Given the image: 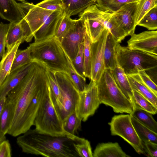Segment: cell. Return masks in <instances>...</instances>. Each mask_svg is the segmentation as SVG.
I'll return each mask as SVG.
<instances>
[{
	"mask_svg": "<svg viewBox=\"0 0 157 157\" xmlns=\"http://www.w3.org/2000/svg\"><path fill=\"white\" fill-rule=\"evenodd\" d=\"M84 23L91 43L96 41L106 29L102 17V11L95 4L89 6L79 15Z\"/></svg>",
	"mask_w": 157,
	"mask_h": 157,
	"instance_id": "11",
	"label": "cell"
},
{
	"mask_svg": "<svg viewBox=\"0 0 157 157\" xmlns=\"http://www.w3.org/2000/svg\"><path fill=\"white\" fill-rule=\"evenodd\" d=\"M142 142L144 151L148 156L157 157V144L154 143L146 141Z\"/></svg>",
	"mask_w": 157,
	"mask_h": 157,
	"instance_id": "43",
	"label": "cell"
},
{
	"mask_svg": "<svg viewBox=\"0 0 157 157\" xmlns=\"http://www.w3.org/2000/svg\"><path fill=\"white\" fill-rule=\"evenodd\" d=\"M137 25L144 27L149 30L157 29V6L147 13L140 21Z\"/></svg>",
	"mask_w": 157,
	"mask_h": 157,
	"instance_id": "34",
	"label": "cell"
},
{
	"mask_svg": "<svg viewBox=\"0 0 157 157\" xmlns=\"http://www.w3.org/2000/svg\"><path fill=\"white\" fill-rule=\"evenodd\" d=\"M33 61L10 73L0 86V98L6 97L27 74Z\"/></svg>",
	"mask_w": 157,
	"mask_h": 157,
	"instance_id": "16",
	"label": "cell"
},
{
	"mask_svg": "<svg viewBox=\"0 0 157 157\" xmlns=\"http://www.w3.org/2000/svg\"><path fill=\"white\" fill-rule=\"evenodd\" d=\"M63 12V10H55L52 12L44 25L34 34V42L43 41L54 36L57 23Z\"/></svg>",
	"mask_w": 157,
	"mask_h": 157,
	"instance_id": "17",
	"label": "cell"
},
{
	"mask_svg": "<svg viewBox=\"0 0 157 157\" xmlns=\"http://www.w3.org/2000/svg\"><path fill=\"white\" fill-rule=\"evenodd\" d=\"M36 5L47 10L63 11L62 0H44Z\"/></svg>",
	"mask_w": 157,
	"mask_h": 157,
	"instance_id": "40",
	"label": "cell"
},
{
	"mask_svg": "<svg viewBox=\"0 0 157 157\" xmlns=\"http://www.w3.org/2000/svg\"><path fill=\"white\" fill-rule=\"evenodd\" d=\"M91 42L86 33L84 41L83 57L86 78H90L91 66L90 60V45Z\"/></svg>",
	"mask_w": 157,
	"mask_h": 157,
	"instance_id": "36",
	"label": "cell"
},
{
	"mask_svg": "<svg viewBox=\"0 0 157 157\" xmlns=\"http://www.w3.org/2000/svg\"></svg>",
	"mask_w": 157,
	"mask_h": 157,
	"instance_id": "49",
	"label": "cell"
},
{
	"mask_svg": "<svg viewBox=\"0 0 157 157\" xmlns=\"http://www.w3.org/2000/svg\"><path fill=\"white\" fill-rule=\"evenodd\" d=\"M108 124L112 135L120 136L128 143L138 154L146 155L142 142L132 123L131 114L115 115Z\"/></svg>",
	"mask_w": 157,
	"mask_h": 157,
	"instance_id": "8",
	"label": "cell"
},
{
	"mask_svg": "<svg viewBox=\"0 0 157 157\" xmlns=\"http://www.w3.org/2000/svg\"><path fill=\"white\" fill-rule=\"evenodd\" d=\"M14 115L13 104L6 99L3 110L0 115V132L5 135L12 123Z\"/></svg>",
	"mask_w": 157,
	"mask_h": 157,
	"instance_id": "26",
	"label": "cell"
},
{
	"mask_svg": "<svg viewBox=\"0 0 157 157\" xmlns=\"http://www.w3.org/2000/svg\"><path fill=\"white\" fill-rule=\"evenodd\" d=\"M133 90L135 107H138L152 114L157 113V108L137 91Z\"/></svg>",
	"mask_w": 157,
	"mask_h": 157,
	"instance_id": "35",
	"label": "cell"
},
{
	"mask_svg": "<svg viewBox=\"0 0 157 157\" xmlns=\"http://www.w3.org/2000/svg\"><path fill=\"white\" fill-rule=\"evenodd\" d=\"M94 0V1H95V2H96L97 0Z\"/></svg>",
	"mask_w": 157,
	"mask_h": 157,
	"instance_id": "48",
	"label": "cell"
},
{
	"mask_svg": "<svg viewBox=\"0 0 157 157\" xmlns=\"http://www.w3.org/2000/svg\"><path fill=\"white\" fill-rule=\"evenodd\" d=\"M33 37L29 25L24 18L19 21L10 22L6 36V49L18 41L21 43L25 41L30 42Z\"/></svg>",
	"mask_w": 157,
	"mask_h": 157,
	"instance_id": "14",
	"label": "cell"
},
{
	"mask_svg": "<svg viewBox=\"0 0 157 157\" xmlns=\"http://www.w3.org/2000/svg\"><path fill=\"white\" fill-rule=\"evenodd\" d=\"M138 0H97L95 5L101 10L111 13L118 10L125 4Z\"/></svg>",
	"mask_w": 157,
	"mask_h": 157,
	"instance_id": "31",
	"label": "cell"
},
{
	"mask_svg": "<svg viewBox=\"0 0 157 157\" xmlns=\"http://www.w3.org/2000/svg\"><path fill=\"white\" fill-rule=\"evenodd\" d=\"M74 146L79 157H93L90 143L88 140L84 139L81 142L75 144Z\"/></svg>",
	"mask_w": 157,
	"mask_h": 157,
	"instance_id": "38",
	"label": "cell"
},
{
	"mask_svg": "<svg viewBox=\"0 0 157 157\" xmlns=\"http://www.w3.org/2000/svg\"><path fill=\"white\" fill-rule=\"evenodd\" d=\"M35 129L39 132L55 136L66 135L63 121L52 101L50 88L42 101L34 121Z\"/></svg>",
	"mask_w": 157,
	"mask_h": 157,
	"instance_id": "6",
	"label": "cell"
},
{
	"mask_svg": "<svg viewBox=\"0 0 157 157\" xmlns=\"http://www.w3.org/2000/svg\"><path fill=\"white\" fill-rule=\"evenodd\" d=\"M137 2L126 3L118 10L113 13L118 24L126 33L128 36L134 33L136 26L133 19Z\"/></svg>",
	"mask_w": 157,
	"mask_h": 157,
	"instance_id": "15",
	"label": "cell"
},
{
	"mask_svg": "<svg viewBox=\"0 0 157 157\" xmlns=\"http://www.w3.org/2000/svg\"><path fill=\"white\" fill-rule=\"evenodd\" d=\"M131 114L141 124L157 133V122L152 114L137 107Z\"/></svg>",
	"mask_w": 157,
	"mask_h": 157,
	"instance_id": "28",
	"label": "cell"
},
{
	"mask_svg": "<svg viewBox=\"0 0 157 157\" xmlns=\"http://www.w3.org/2000/svg\"><path fill=\"white\" fill-rule=\"evenodd\" d=\"M102 17L106 29L118 43L121 42L128 36L117 21L113 13L102 11Z\"/></svg>",
	"mask_w": 157,
	"mask_h": 157,
	"instance_id": "21",
	"label": "cell"
},
{
	"mask_svg": "<svg viewBox=\"0 0 157 157\" xmlns=\"http://www.w3.org/2000/svg\"><path fill=\"white\" fill-rule=\"evenodd\" d=\"M81 121L75 111L70 114L63 121V128L66 135L72 138L76 137L75 134L81 128Z\"/></svg>",
	"mask_w": 157,
	"mask_h": 157,
	"instance_id": "29",
	"label": "cell"
},
{
	"mask_svg": "<svg viewBox=\"0 0 157 157\" xmlns=\"http://www.w3.org/2000/svg\"><path fill=\"white\" fill-rule=\"evenodd\" d=\"M101 104L96 83L90 80L85 90L79 93L75 110L76 115L82 121H85L94 114Z\"/></svg>",
	"mask_w": 157,
	"mask_h": 157,
	"instance_id": "9",
	"label": "cell"
},
{
	"mask_svg": "<svg viewBox=\"0 0 157 157\" xmlns=\"http://www.w3.org/2000/svg\"><path fill=\"white\" fill-rule=\"evenodd\" d=\"M6 101V97L0 98V115L5 105Z\"/></svg>",
	"mask_w": 157,
	"mask_h": 157,
	"instance_id": "45",
	"label": "cell"
},
{
	"mask_svg": "<svg viewBox=\"0 0 157 157\" xmlns=\"http://www.w3.org/2000/svg\"><path fill=\"white\" fill-rule=\"evenodd\" d=\"M118 43L109 33L107 37L104 53V66L105 69L112 70L118 64L115 48Z\"/></svg>",
	"mask_w": 157,
	"mask_h": 157,
	"instance_id": "24",
	"label": "cell"
},
{
	"mask_svg": "<svg viewBox=\"0 0 157 157\" xmlns=\"http://www.w3.org/2000/svg\"><path fill=\"white\" fill-rule=\"evenodd\" d=\"M93 157H129L117 143L99 144L93 154Z\"/></svg>",
	"mask_w": 157,
	"mask_h": 157,
	"instance_id": "20",
	"label": "cell"
},
{
	"mask_svg": "<svg viewBox=\"0 0 157 157\" xmlns=\"http://www.w3.org/2000/svg\"><path fill=\"white\" fill-rule=\"evenodd\" d=\"M115 52L118 64L127 75L137 73L141 70L146 73L149 72V74L157 71V56L130 49L128 47L121 46L119 43L116 46Z\"/></svg>",
	"mask_w": 157,
	"mask_h": 157,
	"instance_id": "5",
	"label": "cell"
},
{
	"mask_svg": "<svg viewBox=\"0 0 157 157\" xmlns=\"http://www.w3.org/2000/svg\"><path fill=\"white\" fill-rule=\"evenodd\" d=\"M17 0L21 1V2H24L25 1V0Z\"/></svg>",
	"mask_w": 157,
	"mask_h": 157,
	"instance_id": "47",
	"label": "cell"
},
{
	"mask_svg": "<svg viewBox=\"0 0 157 157\" xmlns=\"http://www.w3.org/2000/svg\"><path fill=\"white\" fill-rule=\"evenodd\" d=\"M9 141L6 140L0 143V157H11V150Z\"/></svg>",
	"mask_w": 157,
	"mask_h": 157,
	"instance_id": "44",
	"label": "cell"
},
{
	"mask_svg": "<svg viewBox=\"0 0 157 157\" xmlns=\"http://www.w3.org/2000/svg\"><path fill=\"white\" fill-rule=\"evenodd\" d=\"M131 36L127 41L129 48L157 55V31H145Z\"/></svg>",
	"mask_w": 157,
	"mask_h": 157,
	"instance_id": "13",
	"label": "cell"
},
{
	"mask_svg": "<svg viewBox=\"0 0 157 157\" xmlns=\"http://www.w3.org/2000/svg\"><path fill=\"white\" fill-rule=\"evenodd\" d=\"M109 32L105 30L98 39L91 43L90 60L91 73L90 79L96 82L105 69L104 66V53L106 40Z\"/></svg>",
	"mask_w": 157,
	"mask_h": 157,
	"instance_id": "12",
	"label": "cell"
},
{
	"mask_svg": "<svg viewBox=\"0 0 157 157\" xmlns=\"http://www.w3.org/2000/svg\"><path fill=\"white\" fill-rule=\"evenodd\" d=\"M83 47L84 42L80 44L77 55L71 62L76 72L80 75L86 77L83 57Z\"/></svg>",
	"mask_w": 157,
	"mask_h": 157,
	"instance_id": "37",
	"label": "cell"
},
{
	"mask_svg": "<svg viewBox=\"0 0 157 157\" xmlns=\"http://www.w3.org/2000/svg\"><path fill=\"white\" fill-rule=\"evenodd\" d=\"M48 69L42 62L33 61L27 74L7 95L6 99L14 106V117L8 132L10 135L14 137L19 136L26 111L35 95L48 82Z\"/></svg>",
	"mask_w": 157,
	"mask_h": 157,
	"instance_id": "1",
	"label": "cell"
},
{
	"mask_svg": "<svg viewBox=\"0 0 157 157\" xmlns=\"http://www.w3.org/2000/svg\"><path fill=\"white\" fill-rule=\"evenodd\" d=\"M18 137L17 143L25 153L51 157H79L74 144L84 138L55 136L30 129Z\"/></svg>",
	"mask_w": 157,
	"mask_h": 157,
	"instance_id": "2",
	"label": "cell"
},
{
	"mask_svg": "<svg viewBox=\"0 0 157 157\" xmlns=\"http://www.w3.org/2000/svg\"><path fill=\"white\" fill-rule=\"evenodd\" d=\"M28 47L32 61L42 62L53 72L63 71L69 74L70 68L73 66L71 61L60 42L54 36L30 44Z\"/></svg>",
	"mask_w": 157,
	"mask_h": 157,
	"instance_id": "3",
	"label": "cell"
},
{
	"mask_svg": "<svg viewBox=\"0 0 157 157\" xmlns=\"http://www.w3.org/2000/svg\"><path fill=\"white\" fill-rule=\"evenodd\" d=\"M111 70L116 84L123 94L132 103L134 109L135 104L133 90L130 85L126 75L118 64L114 68Z\"/></svg>",
	"mask_w": 157,
	"mask_h": 157,
	"instance_id": "19",
	"label": "cell"
},
{
	"mask_svg": "<svg viewBox=\"0 0 157 157\" xmlns=\"http://www.w3.org/2000/svg\"><path fill=\"white\" fill-rule=\"evenodd\" d=\"M28 47L24 50L17 49L16 52L10 73L32 62Z\"/></svg>",
	"mask_w": 157,
	"mask_h": 157,
	"instance_id": "32",
	"label": "cell"
},
{
	"mask_svg": "<svg viewBox=\"0 0 157 157\" xmlns=\"http://www.w3.org/2000/svg\"><path fill=\"white\" fill-rule=\"evenodd\" d=\"M138 73L144 84L150 90L157 96L156 84L154 82L144 70L139 71Z\"/></svg>",
	"mask_w": 157,
	"mask_h": 157,
	"instance_id": "42",
	"label": "cell"
},
{
	"mask_svg": "<svg viewBox=\"0 0 157 157\" xmlns=\"http://www.w3.org/2000/svg\"><path fill=\"white\" fill-rule=\"evenodd\" d=\"M83 21L72 19L71 25L60 42L66 53L72 61L77 55L86 34Z\"/></svg>",
	"mask_w": 157,
	"mask_h": 157,
	"instance_id": "10",
	"label": "cell"
},
{
	"mask_svg": "<svg viewBox=\"0 0 157 157\" xmlns=\"http://www.w3.org/2000/svg\"><path fill=\"white\" fill-rule=\"evenodd\" d=\"M96 83L101 104L111 107L116 113H132L134 107L116 84L110 69H105Z\"/></svg>",
	"mask_w": 157,
	"mask_h": 157,
	"instance_id": "4",
	"label": "cell"
},
{
	"mask_svg": "<svg viewBox=\"0 0 157 157\" xmlns=\"http://www.w3.org/2000/svg\"><path fill=\"white\" fill-rule=\"evenodd\" d=\"M6 140L5 135L2 134L0 132V143Z\"/></svg>",
	"mask_w": 157,
	"mask_h": 157,
	"instance_id": "46",
	"label": "cell"
},
{
	"mask_svg": "<svg viewBox=\"0 0 157 157\" xmlns=\"http://www.w3.org/2000/svg\"><path fill=\"white\" fill-rule=\"evenodd\" d=\"M69 74L74 86L79 93L83 91L86 85V77H83L77 73L73 66L70 68Z\"/></svg>",
	"mask_w": 157,
	"mask_h": 157,
	"instance_id": "39",
	"label": "cell"
},
{
	"mask_svg": "<svg viewBox=\"0 0 157 157\" xmlns=\"http://www.w3.org/2000/svg\"><path fill=\"white\" fill-rule=\"evenodd\" d=\"M9 24L0 23V60L6 52V36Z\"/></svg>",
	"mask_w": 157,
	"mask_h": 157,
	"instance_id": "41",
	"label": "cell"
},
{
	"mask_svg": "<svg viewBox=\"0 0 157 157\" xmlns=\"http://www.w3.org/2000/svg\"><path fill=\"white\" fill-rule=\"evenodd\" d=\"M72 19L63 12L58 20L55 28L54 36L60 42L70 28Z\"/></svg>",
	"mask_w": 157,
	"mask_h": 157,
	"instance_id": "33",
	"label": "cell"
},
{
	"mask_svg": "<svg viewBox=\"0 0 157 157\" xmlns=\"http://www.w3.org/2000/svg\"><path fill=\"white\" fill-rule=\"evenodd\" d=\"M131 121L142 142L150 141L157 144V133L144 125L132 115Z\"/></svg>",
	"mask_w": 157,
	"mask_h": 157,
	"instance_id": "27",
	"label": "cell"
},
{
	"mask_svg": "<svg viewBox=\"0 0 157 157\" xmlns=\"http://www.w3.org/2000/svg\"><path fill=\"white\" fill-rule=\"evenodd\" d=\"M60 93V100L56 110L62 121L75 111L79 93L68 74L63 71L54 72Z\"/></svg>",
	"mask_w": 157,
	"mask_h": 157,
	"instance_id": "7",
	"label": "cell"
},
{
	"mask_svg": "<svg viewBox=\"0 0 157 157\" xmlns=\"http://www.w3.org/2000/svg\"><path fill=\"white\" fill-rule=\"evenodd\" d=\"M21 44V41H17L6 49L0 60V86L10 73L16 52Z\"/></svg>",
	"mask_w": 157,
	"mask_h": 157,
	"instance_id": "22",
	"label": "cell"
},
{
	"mask_svg": "<svg viewBox=\"0 0 157 157\" xmlns=\"http://www.w3.org/2000/svg\"><path fill=\"white\" fill-rule=\"evenodd\" d=\"M157 0H139L137 2L136 9L133 16L135 26L151 9L157 6Z\"/></svg>",
	"mask_w": 157,
	"mask_h": 157,
	"instance_id": "30",
	"label": "cell"
},
{
	"mask_svg": "<svg viewBox=\"0 0 157 157\" xmlns=\"http://www.w3.org/2000/svg\"><path fill=\"white\" fill-rule=\"evenodd\" d=\"M127 76L132 90L137 91L157 108V96L144 84L138 74Z\"/></svg>",
	"mask_w": 157,
	"mask_h": 157,
	"instance_id": "23",
	"label": "cell"
},
{
	"mask_svg": "<svg viewBox=\"0 0 157 157\" xmlns=\"http://www.w3.org/2000/svg\"><path fill=\"white\" fill-rule=\"evenodd\" d=\"M0 16L10 22L19 21L23 18L19 3L14 0H0Z\"/></svg>",
	"mask_w": 157,
	"mask_h": 157,
	"instance_id": "18",
	"label": "cell"
},
{
	"mask_svg": "<svg viewBox=\"0 0 157 157\" xmlns=\"http://www.w3.org/2000/svg\"><path fill=\"white\" fill-rule=\"evenodd\" d=\"M63 12L70 17L81 13L87 7L95 4L94 0H62Z\"/></svg>",
	"mask_w": 157,
	"mask_h": 157,
	"instance_id": "25",
	"label": "cell"
}]
</instances>
